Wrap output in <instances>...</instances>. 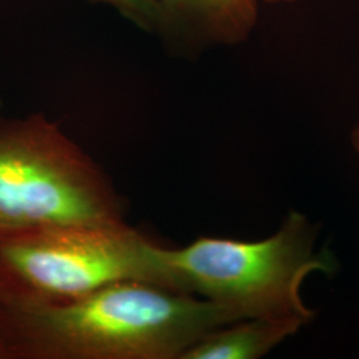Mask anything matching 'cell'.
Listing matches in <instances>:
<instances>
[{
    "label": "cell",
    "instance_id": "obj_1",
    "mask_svg": "<svg viewBox=\"0 0 359 359\" xmlns=\"http://www.w3.org/2000/svg\"><path fill=\"white\" fill-rule=\"evenodd\" d=\"M236 309L139 281L60 302L0 294L4 359H180Z\"/></svg>",
    "mask_w": 359,
    "mask_h": 359
},
{
    "label": "cell",
    "instance_id": "obj_8",
    "mask_svg": "<svg viewBox=\"0 0 359 359\" xmlns=\"http://www.w3.org/2000/svg\"><path fill=\"white\" fill-rule=\"evenodd\" d=\"M350 140H351L353 148H354L355 152L359 154V123L354 127V129H353L351 136H350Z\"/></svg>",
    "mask_w": 359,
    "mask_h": 359
},
{
    "label": "cell",
    "instance_id": "obj_9",
    "mask_svg": "<svg viewBox=\"0 0 359 359\" xmlns=\"http://www.w3.org/2000/svg\"><path fill=\"white\" fill-rule=\"evenodd\" d=\"M268 4H287V3H295L299 0H264Z\"/></svg>",
    "mask_w": 359,
    "mask_h": 359
},
{
    "label": "cell",
    "instance_id": "obj_5",
    "mask_svg": "<svg viewBox=\"0 0 359 359\" xmlns=\"http://www.w3.org/2000/svg\"><path fill=\"white\" fill-rule=\"evenodd\" d=\"M259 0H160L164 35L184 50L245 43L255 31Z\"/></svg>",
    "mask_w": 359,
    "mask_h": 359
},
{
    "label": "cell",
    "instance_id": "obj_10",
    "mask_svg": "<svg viewBox=\"0 0 359 359\" xmlns=\"http://www.w3.org/2000/svg\"><path fill=\"white\" fill-rule=\"evenodd\" d=\"M0 359H4V357H3V350H1V345H0Z\"/></svg>",
    "mask_w": 359,
    "mask_h": 359
},
{
    "label": "cell",
    "instance_id": "obj_4",
    "mask_svg": "<svg viewBox=\"0 0 359 359\" xmlns=\"http://www.w3.org/2000/svg\"><path fill=\"white\" fill-rule=\"evenodd\" d=\"M157 246L126 222L0 233V294L60 302L126 281L165 289Z\"/></svg>",
    "mask_w": 359,
    "mask_h": 359
},
{
    "label": "cell",
    "instance_id": "obj_7",
    "mask_svg": "<svg viewBox=\"0 0 359 359\" xmlns=\"http://www.w3.org/2000/svg\"><path fill=\"white\" fill-rule=\"evenodd\" d=\"M114 7L144 31L164 35V13L160 0H90Z\"/></svg>",
    "mask_w": 359,
    "mask_h": 359
},
{
    "label": "cell",
    "instance_id": "obj_6",
    "mask_svg": "<svg viewBox=\"0 0 359 359\" xmlns=\"http://www.w3.org/2000/svg\"><path fill=\"white\" fill-rule=\"evenodd\" d=\"M309 322L289 318H245L205 334L180 359H257L266 355Z\"/></svg>",
    "mask_w": 359,
    "mask_h": 359
},
{
    "label": "cell",
    "instance_id": "obj_3",
    "mask_svg": "<svg viewBox=\"0 0 359 359\" xmlns=\"http://www.w3.org/2000/svg\"><path fill=\"white\" fill-rule=\"evenodd\" d=\"M124 222L111 180L56 121L0 118V233Z\"/></svg>",
    "mask_w": 359,
    "mask_h": 359
},
{
    "label": "cell",
    "instance_id": "obj_2",
    "mask_svg": "<svg viewBox=\"0 0 359 359\" xmlns=\"http://www.w3.org/2000/svg\"><path fill=\"white\" fill-rule=\"evenodd\" d=\"M318 228L292 210L280 229L261 241L200 237L182 248L157 246L165 289L200 295L236 309L244 318H289L310 322L302 283L313 273L333 276L338 262L317 250Z\"/></svg>",
    "mask_w": 359,
    "mask_h": 359
}]
</instances>
